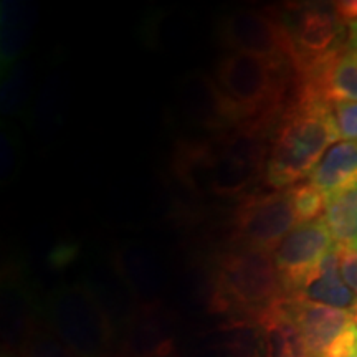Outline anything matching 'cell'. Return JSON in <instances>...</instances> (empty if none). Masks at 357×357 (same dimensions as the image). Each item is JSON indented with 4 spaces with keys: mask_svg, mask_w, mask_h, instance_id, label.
Segmentation results:
<instances>
[{
    "mask_svg": "<svg viewBox=\"0 0 357 357\" xmlns=\"http://www.w3.org/2000/svg\"><path fill=\"white\" fill-rule=\"evenodd\" d=\"M356 319H357V316H356Z\"/></svg>",
    "mask_w": 357,
    "mask_h": 357,
    "instance_id": "obj_21",
    "label": "cell"
},
{
    "mask_svg": "<svg viewBox=\"0 0 357 357\" xmlns=\"http://www.w3.org/2000/svg\"><path fill=\"white\" fill-rule=\"evenodd\" d=\"M213 289L218 310L242 312L255 321L287 298L273 255L235 247L218 255Z\"/></svg>",
    "mask_w": 357,
    "mask_h": 357,
    "instance_id": "obj_3",
    "label": "cell"
},
{
    "mask_svg": "<svg viewBox=\"0 0 357 357\" xmlns=\"http://www.w3.org/2000/svg\"><path fill=\"white\" fill-rule=\"evenodd\" d=\"M339 19L344 25H351L357 22V0H341V2H333Z\"/></svg>",
    "mask_w": 357,
    "mask_h": 357,
    "instance_id": "obj_17",
    "label": "cell"
},
{
    "mask_svg": "<svg viewBox=\"0 0 357 357\" xmlns=\"http://www.w3.org/2000/svg\"><path fill=\"white\" fill-rule=\"evenodd\" d=\"M334 245L324 217L301 223L280 243L273 253V261L287 298L293 296L318 270Z\"/></svg>",
    "mask_w": 357,
    "mask_h": 357,
    "instance_id": "obj_8",
    "label": "cell"
},
{
    "mask_svg": "<svg viewBox=\"0 0 357 357\" xmlns=\"http://www.w3.org/2000/svg\"><path fill=\"white\" fill-rule=\"evenodd\" d=\"M296 91L329 105L357 102V48H344L319 68L296 78Z\"/></svg>",
    "mask_w": 357,
    "mask_h": 357,
    "instance_id": "obj_10",
    "label": "cell"
},
{
    "mask_svg": "<svg viewBox=\"0 0 357 357\" xmlns=\"http://www.w3.org/2000/svg\"><path fill=\"white\" fill-rule=\"evenodd\" d=\"M289 298H303L307 301L349 311L357 316V294L347 287L341 276L337 245H334L318 270Z\"/></svg>",
    "mask_w": 357,
    "mask_h": 357,
    "instance_id": "obj_11",
    "label": "cell"
},
{
    "mask_svg": "<svg viewBox=\"0 0 357 357\" xmlns=\"http://www.w3.org/2000/svg\"><path fill=\"white\" fill-rule=\"evenodd\" d=\"M298 225L301 222L289 189L250 192L234 213V247L273 255Z\"/></svg>",
    "mask_w": 357,
    "mask_h": 357,
    "instance_id": "obj_6",
    "label": "cell"
},
{
    "mask_svg": "<svg viewBox=\"0 0 357 357\" xmlns=\"http://www.w3.org/2000/svg\"><path fill=\"white\" fill-rule=\"evenodd\" d=\"M347 48H357V22L347 25Z\"/></svg>",
    "mask_w": 357,
    "mask_h": 357,
    "instance_id": "obj_18",
    "label": "cell"
},
{
    "mask_svg": "<svg viewBox=\"0 0 357 357\" xmlns=\"http://www.w3.org/2000/svg\"><path fill=\"white\" fill-rule=\"evenodd\" d=\"M218 42L231 53H245L293 66L291 45L278 8H238L218 20Z\"/></svg>",
    "mask_w": 357,
    "mask_h": 357,
    "instance_id": "obj_7",
    "label": "cell"
},
{
    "mask_svg": "<svg viewBox=\"0 0 357 357\" xmlns=\"http://www.w3.org/2000/svg\"><path fill=\"white\" fill-rule=\"evenodd\" d=\"M324 220L334 243L357 250V184L328 200Z\"/></svg>",
    "mask_w": 357,
    "mask_h": 357,
    "instance_id": "obj_13",
    "label": "cell"
},
{
    "mask_svg": "<svg viewBox=\"0 0 357 357\" xmlns=\"http://www.w3.org/2000/svg\"><path fill=\"white\" fill-rule=\"evenodd\" d=\"M181 105L192 123L217 134L240 124L215 79L207 75L192 73L184 79L181 86Z\"/></svg>",
    "mask_w": 357,
    "mask_h": 357,
    "instance_id": "obj_9",
    "label": "cell"
},
{
    "mask_svg": "<svg viewBox=\"0 0 357 357\" xmlns=\"http://www.w3.org/2000/svg\"><path fill=\"white\" fill-rule=\"evenodd\" d=\"M310 182L326 200L357 184V142H336L319 160Z\"/></svg>",
    "mask_w": 357,
    "mask_h": 357,
    "instance_id": "obj_12",
    "label": "cell"
},
{
    "mask_svg": "<svg viewBox=\"0 0 357 357\" xmlns=\"http://www.w3.org/2000/svg\"><path fill=\"white\" fill-rule=\"evenodd\" d=\"M337 139L333 105L296 91L271 134L265 184L273 190L300 184Z\"/></svg>",
    "mask_w": 357,
    "mask_h": 357,
    "instance_id": "obj_1",
    "label": "cell"
},
{
    "mask_svg": "<svg viewBox=\"0 0 357 357\" xmlns=\"http://www.w3.org/2000/svg\"><path fill=\"white\" fill-rule=\"evenodd\" d=\"M2 357H17L15 354H13V352H10V351H8V352H3V354H2Z\"/></svg>",
    "mask_w": 357,
    "mask_h": 357,
    "instance_id": "obj_19",
    "label": "cell"
},
{
    "mask_svg": "<svg viewBox=\"0 0 357 357\" xmlns=\"http://www.w3.org/2000/svg\"><path fill=\"white\" fill-rule=\"evenodd\" d=\"M339 137L349 142H357V102H337L333 105Z\"/></svg>",
    "mask_w": 357,
    "mask_h": 357,
    "instance_id": "obj_15",
    "label": "cell"
},
{
    "mask_svg": "<svg viewBox=\"0 0 357 357\" xmlns=\"http://www.w3.org/2000/svg\"><path fill=\"white\" fill-rule=\"evenodd\" d=\"M352 357H357V351H356V352H354V356H352Z\"/></svg>",
    "mask_w": 357,
    "mask_h": 357,
    "instance_id": "obj_20",
    "label": "cell"
},
{
    "mask_svg": "<svg viewBox=\"0 0 357 357\" xmlns=\"http://www.w3.org/2000/svg\"><path fill=\"white\" fill-rule=\"evenodd\" d=\"M339 270L344 283L357 294V252L352 248L339 247Z\"/></svg>",
    "mask_w": 357,
    "mask_h": 357,
    "instance_id": "obj_16",
    "label": "cell"
},
{
    "mask_svg": "<svg viewBox=\"0 0 357 357\" xmlns=\"http://www.w3.org/2000/svg\"><path fill=\"white\" fill-rule=\"evenodd\" d=\"M291 45L296 78L319 68L347 47V25L342 24L334 3H293L278 8Z\"/></svg>",
    "mask_w": 357,
    "mask_h": 357,
    "instance_id": "obj_4",
    "label": "cell"
},
{
    "mask_svg": "<svg viewBox=\"0 0 357 357\" xmlns=\"http://www.w3.org/2000/svg\"><path fill=\"white\" fill-rule=\"evenodd\" d=\"M288 189L291 192L294 208H296L301 223L318 220V218L324 217L328 200L310 181L294 184Z\"/></svg>",
    "mask_w": 357,
    "mask_h": 357,
    "instance_id": "obj_14",
    "label": "cell"
},
{
    "mask_svg": "<svg viewBox=\"0 0 357 357\" xmlns=\"http://www.w3.org/2000/svg\"><path fill=\"white\" fill-rule=\"evenodd\" d=\"M213 79L243 124L278 121L288 106V89L296 84V73L291 65L229 52L218 58Z\"/></svg>",
    "mask_w": 357,
    "mask_h": 357,
    "instance_id": "obj_2",
    "label": "cell"
},
{
    "mask_svg": "<svg viewBox=\"0 0 357 357\" xmlns=\"http://www.w3.org/2000/svg\"><path fill=\"white\" fill-rule=\"evenodd\" d=\"M278 307L296 331L306 357L354 356L357 319L352 312L303 298H284Z\"/></svg>",
    "mask_w": 357,
    "mask_h": 357,
    "instance_id": "obj_5",
    "label": "cell"
}]
</instances>
